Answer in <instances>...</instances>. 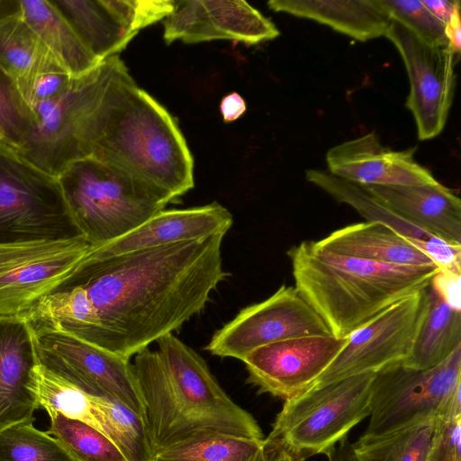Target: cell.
<instances>
[{"label": "cell", "instance_id": "6da1fadb", "mask_svg": "<svg viewBox=\"0 0 461 461\" xmlns=\"http://www.w3.org/2000/svg\"><path fill=\"white\" fill-rule=\"evenodd\" d=\"M224 236L86 261L63 285L80 286L90 303L95 329L88 342L130 359L203 311L227 276Z\"/></svg>", "mask_w": 461, "mask_h": 461}, {"label": "cell", "instance_id": "7a4b0ae2", "mask_svg": "<svg viewBox=\"0 0 461 461\" xmlns=\"http://www.w3.org/2000/svg\"><path fill=\"white\" fill-rule=\"evenodd\" d=\"M134 356L153 452L204 433L265 438L255 418L221 387L206 362L172 333Z\"/></svg>", "mask_w": 461, "mask_h": 461}, {"label": "cell", "instance_id": "3957f363", "mask_svg": "<svg viewBox=\"0 0 461 461\" xmlns=\"http://www.w3.org/2000/svg\"><path fill=\"white\" fill-rule=\"evenodd\" d=\"M287 256L294 288L336 338L348 337L393 303L426 288L439 270L342 256L312 240L292 247Z\"/></svg>", "mask_w": 461, "mask_h": 461}, {"label": "cell", "instance_id": "277c9868", "mask_svg": "<svg viewBox=\"0 0 461 461\" xmlns=\"http://www.w3.org/2000/svg\"><path fill=\"white\" fill-rule=\"evenodd\" d=\"M91 157L167 192L194 187V160L170 113L133 78L122 86Z\"/></svg>", "mask_w": 461, "mask_h": 461}, {"label": "cell", "instance_id": "5b68a950", "mask_svg": "<svg viewBox=\"0 0 461 461\" xmlns=\"http://www.w3.org/2000/svg\"><path fill=\"white\" fill-rule=\"evenodd\" d=\"M131 78L118 55L72 78L59 96L32 107L35 124L14 153L54 177L91 157L122 85Z\"/></svg>", "mask_w": 461, "mask_h": 461}, {"label": "cell", "instance_id": "8992f818", "mask_svg": "<svg viewBox=\"0 0 461 461\" xmlns=\"http://www.w3.org/2000/svg\"><path fill=\"white\" fill-rule=\"evenodd\" d=\"M57 178L80 234L94 246L125 235L175 201L93 157L71 163Z\"/></svg>", "mask_w": 461, "mask_h": 461}, {"label": "cell", "instance_id": "52a82bcc", "mask_svg": "<svg viewBox=\"0 0 461 461\" xmlns=\"http://www.w3.org/2000/svg\"><path fill=\"white\" fill-rule=\"evenodd\" d=\"M375 375L349 376L285 400L265 441L299 461L325 455L369 416Z\"/></svg>", "mask_w": 461, "mask_h": 461}, {"label": "cell", "instance_id": "ba28073f", "mask_svg": "<svg viewBox=\"0 0 461 461\" xmlns=\"http://www.w3.org/2000/svg\"><path fill=\"white\" fill-rule=\"evenodd\" d=\"M461 346L438 366L416 370L402 363L375 373L368 425L381 435L426 418H461Z\"/></svg>", "mask_w": 461, "mask_h": 461}, {"label": "cell", "instance_id": "9c48e42d", "mask_svg": "<svg viewBox=\"0 0 461 461\" xmlns=\"http://www.w3.org/2000/svg\"><path fill=\"white\" fill-rule=\"evenodd\" d=\"M79 235L58 178L0 146V243Z\"/></svg>", "mask_w": 461, "mask_h": 461}, {"label": "cell", "instance_id": "30bf717a", "mask_svg": "<svg viewBox=\"0 0 461 461\" xmlns=\"http://www.w3.org/2000/svg\"><path fill=\"white\" fill-rule=\"evenodd\" d=\"M26 322L41 365L86 394L114 399L145 420L144 402L129 358L78 338L59 323Z\"/></svg>", "mask_w": 461, "mask_h": 461}, {"label": "cell", "instance_id": "8fae6325", "mask_svg": "<svg viewBox=\"0 0 461 461\" xmlns=\"http://www.w3.org/2000/svg\"><path fill=\"white\" fill-rule=\"evenodd\" d=\"M84 236L0 243V316H23L89 259Z\"/></svg>", "mask_w": 461, "mask_h": 461}, {"label": "cell", "instance_id": "7c38bea8", "mask_svg": "<svg viewBox=\"0 0 461 461\" xmlns=\"http://www.w3.org/2000/svg\"><path fill=\"white\" fill-rule=\"evenodd\" d=\"M426 288L398 300L352 332L343 349L311 390L349 376L375 374L404 361L426 315Z\"/></svg>", "mask_w": 461, "mask_h": 461}, {"label": "cell", "instance_id": "4fadbf2b", "mask_svg": "<svg viewBox=\"0 0 461 461\" xmlns=\"http://www.w3.org/2000/svg\"><path fill=\"white\" fill-rule=\"evenodd\" d=\"M331 335L319 314L294 286L283 285L266 300L240 310L214 332L205 349L243 361L251 351L274 342Z\"/></svg>", "mask_w": 461, "mask_h": 461}, {"label": "cell", "instance_id": "5bb4252c", "mask_svg": "<svg viewBox=\"0 0 461 461\" xmlns=\"http://www.w3.org/2000/svg\"><path fill=\"white\" fill-rule=\"evenodd\" d=\"M385 37L398 50L407 71L406 107L414 117L418 137L433 139L443 131L452 104L456 55L448 46L429 44L393 21Z\"/></svg>", "mask_w": 461, "mask_h": 461}, {"label": "cell", "instance_id": "9a60e30c", "mask_svg": "<svg viewBox=\"0 0 461 461\" xmlns=\"http://www.w3.org/2000/svg\"><path fill=\"white\" fill-rule=\"evenodd\" d=\"M348 339L306 336L258 348L243 359L247 382L256 386L258 393L285 401L296 397L311 390Z\"/></svg>", "mask_w": 461, "mask_h": 461}, {"label": "cell", "instance_id": "2e32d148", "mask_svg": "<svg viewBox=\"0 0 461 461\" xmlns=\"http://www.w3.org/2000/svg\"><path fill=\"white\" fill-rule=\"evenodd\" d=\"M280 34L276 25L242 0L175 1L164 19V41L198 43L231 40L249 45L271 41Z\"/></svg>", "mask_w": 461, "mask_h": 461}, {"label": "cell", "instance_id": "e0dca14e", "mask_svg": "<svg viewBox=\"0 0 461 461\" xmlns=\"http://www.w3.org/2000/svg\"><path fill=\"white\" fill-rule=\"evenodd\" d=\"M328 172L361 185H422L438 181L414 158V149L393 150L371 131L330 148Z\"/></svg>", "mask_w": 461, "mask_h": 461}, {"label": "cell", "instance_id": "ac0fdd59", "mask_svg": "<svg viewBox=\"0 0 461 461\" xmlns=\"http://www.w3.org/2000/svg\"><path fill=\"white\" fill-rule=\"evenodd\" d=\"M232 222L231 213L216 202L187 209L163 210L125 235L94 246L89 259L119 256L217 233L226 234Z\"/></svg>", "mask_w": 461, "mask_h": 461}, {"label": "cell", "instance_id": "d6986e66", "mask_svg": "<svg viewBox=\"0 0 461 461\" xmlns=\"http://www.w3.org/2000/svg\"><path fill=\"white\" fill-rule=\"evenodd\" d=\"M36 354L32 335L21 316H0V431L32 420L38 410L29 388Z\"/></svg>", "mask_w": 461, "mask_h": 461}, {"label": "cell", "instance_id": "ffe728a7", "mask_svg": "<svg viewBox=\"0 0 461 461\" xmlns=\"http://www.w3.org/2000/svg\"><path fill=\"white\" fill-rule=\"evenodd\" d=\"M423 231L461 245V201L439 182L422 185H364Z\"/></svg>", "mask_w": 461, "mask_h": 461}, {"label": "cell", "instance_id": "44dd1931", "mask_svg": "<svg viewBox=\"0 0 461 461\" xmlns=\"http://www.w3.org/2000/svg\"><path fill=\"white\" fill-rule=\"evenodd\" d=\"M410 239L384 224L366 221L347 225L315 242L336 254L368 261L434 267L429 257L413 246Z\"/></svg>", "mask_w": 461, "mask_h": 461}, {"label": "cell", "instance_id": "7402d4cb", "mask_svg": "<svg viewBox=\"0 0 461 461\" xmlns=\"http://www.w3.org/2000/svg\"><path fill=\"white\" fill-rule=\"evenodd\" d=\"M268 7L328 25L360 41L386 35L392 23L380 0H271Z\"/></svg>", "mask_w": 461, "mask_h": 461}, {"label": "cell", "instance_id": "603a6c76", "mask_svg": "<svg viewBox=\"0 0 461 461\" xmlns=\"http://www.w3.org/2000/svg\"><path fill=\"white\" fill-rule=\"evenodd\" d=\"M51 3L100 61L118 55L137 34L126 23L115 0H54Z\"/></svg>", "mask_w": 461, "mask_h": 461}, {"label": "cell", "instance_id": "cb8c5ba5", "mask_svg": "<svg viewBox=\"0 0 461 461\" xmlns=\"http://www.w3.org/2000/svg\"><path fill=\"white\" fill-rule=\"evenodd\" d=\"M22 16L72 77H79L100 62L84 44L59 10L47 0H20Z\"/></svg>", "mask_w": 461, "mask_h": 461}, {"label": "cell", "instance_id": "d4e9b609", "mask_svg": "<svg viewBox=\"0 0 461 461\" xmlns=\"http://www.w3.org/2000/svg\"><path fill=\"white\" fill-rule=\"evenodd\" d=\"M0 69L17 85L28 83L43 73H67L25 22L21 11L0 19Z\"/></svg>", "mask_w": 461, "mask_h": 461}, {"label": "cell", "instance_id": "484cf974", "mask_svg": "<svg viewBox=\"0 0 461 461\" xmlns=\"http://www.w3.org/2000/svg\"><path fill=\"white\" fill-rule=\"evenodd\" d=\"M427 312L413 348L402 364L424 370L444 361L461 346V312L448 305L429 285Z\"/></svg>", "mask_w": 461, "mask_h": 461}, {"label": "cell", "instance_id": "4316f807", "mask_svg": "<svg viewBox=\"0 0 461 461\" xmlns=\"http://www.w3.org/2000/svg\"><path fill=\"white\" fill-rule=\"evenodd\" d=\"M437 429V419L426 418L381 435H362L351 443L353 460L427 461Z\"/></svg>", "mask_w": 461, "mask_h": 461}, {"label": "cell", "instance_id": "83f0119b", "mask_svg": "<svg viewBox=\"0 0 461 461\" xmlns=\"http://www.w3.org/2000/svg\"><path fill=\"white\" fill-rule=\"evenodd\" d=\"M305 176L310 183L326 192L337 202L354 208L366 221L384 224L407 238L426 240L433 236L401 217L364 185L348 182L321 169H309Z\"/></svg>", "mask_w": 461, "mask_h": 461}, {"label": "cell", "instance_id": "f1b7e54d", "mask_svg": "<svg viewBox=\"0 0 461 461\" xmlns=\"http://www.w3.org/2000/svg\"><path fill=\"white\" fill-rule=\"evenodd\" d=\"M96 429L122 453L125 461H152L154 452L145 420L122 402L90 395Z\"/></svg>", "mask_w": 461, "mask_h": 461}, {"label": "cell", "instance_id": "f546056e", "mask_svg": "<svg viewBox=\"0 0 461 461\" xmlns=\"http://www.w3.org/2000/svg\"><path fill=\"white\" fill-rule=\"evenodd\" d=\"M263 439L204 433L154 453L152 461H268Z\"/></svg>", "mask_w": 461, "mask_h": 461}, {"label": "cell", "instance_id": "4dcf8cb0", "mask_svg": "<svg viewBox=\"0 0 461 461\" xmlns=\"http://www.w3.org/2000/svg\"><path fill=\"white\" fill-rule=\"evenodd\" d=\"M48 432L76 461H125L113 442L92 426L58 412H49Z\"/></svg>", "mask_w": 461, "mask_h": 461}, {"label": "cell", "instance_id": "1f68e13d", "mask_svg": "<svg viewBox=\"0 0 461 461\" xmlns=\"http://www.w3.org/2000/svg\"><path fill=\"white\" fill-rule=\"evenodd\" d=\"M0 461H76L60 442L33 421L14 424L0 431Z\"/></svg>", "mask_w": 461, "mask_h": 461}, {"label": "cell", "instance_id": "d6a6232c", "mask_svg": "<svg viewBox=\"0 0 461 461\" xmlns=\"http://www.w3.org/2000/svg\"><path fill=\"white\" fill-rule=\"evenodd\" d=\"M35 122L15 80L0 69V146L15 152Z\"/></svg>", "mask_w": 461, "mask_h": 461}, {"label": "cell", "instance_id": "836d02e7", "mask_svg": "<svg viewBox=\"0 0 461 461\" xmlns=\"http://www.w3.org/2000/svg\"><path fill=\"white\" fill-rule=\"evenodd\" d=\"M392 21L407 28L422 41L447 46L445 24L421 0H380Z\"/></svg>", "mask_w": 461, "mask_h": 461}, {"label": "cell", "instance_id": "e575fe53", "mask_svg": "<svg viewBox=\"0 0 461 461\" xmlns=\"http://www.w3.org/2000/svg\"><path fill=\"white\" fill-rule=\"evenodd\" d=\"M71 79L72 77L65 72H49L17 86L23 98L32 107L59 96L69 86Z\"/></svg>", "mask_w": 461, "mask_h": 461}, {"label": "cell", "instance_id": "d590c367", "mask_svg": "<svg viewBox=\"0 0 461 461\" xmlns=\"http://www.w3.org/2000/svg\"><path fill=\"white\" fill-rule=\"evenodd\" d=\"M410 242L426 254L439 270L461 275V245L436 236L426 240L410 239Z\"/></svg>", "mask_w": 461, "mask_h": 461}, {"label": "cell", "instance_id": "8d00e7d4", "mask_svg": "<svg viewBox=\"0 0 461 461\" xmlns=\"http://www.w3.org/2000/svg\"><path fill=\"white\" fill-rule=\"evenodd\" d=\"M437 421V436L427 461H461V418Z\"/></svg>", "mask_w": 461, "mask_h": 461}, {"label": "cell", "instance_id": "74e56055", "mask_svg": "<svg viewBox=\"0 0 461 461\" xmlns=\"http://www.w3.org/2000/svg\"><path fill=\"white\" fill-rule=\"evenodd\" d=\"M460 278L461 275L438 270L429 283L448 305L458 311L461 309Z\"/></svg>", "mask_w": 461, "mask_h": 461}, {"label": "cell", "instance_id": "f35d334b", "mask_svg": "<svg viewBox=\"0 0 461 461\" xmlns=\"http://www.w3.org/2000/svg\"><path fill=\"white\" fill-rule=\"evenodd\" d=\"M247 109L245 100L237 92L226 95L221 101L220 111L225 122L240 118Z\"/></svg>", "mask_w": 461, "mask_h": 461}, {"label": "cell", "instance_id": "ab89813d", "mask_svg": "<svg viewBox=\"0 0 461 461\" xmlns=\"http://www.w3.org/2000/svg\"><path fill=\"white\" fill-rule=\"evenodd\" d=\"M445 36L451 51L455 55H459L461 50L460 5L456 7L445 24Z\"/></svg>", "mask_w": 461, "mask_h": 461}, {"label": "cell", "instance_id": "60d3db41", "mask_svg": "<svg viewBox=\"0 0 461 461\" xmlns=\"http://www.w3.org/2000/svg\"><path fill=\"white\" fill-rule=\"evenodd\" d=\"M422 2L444 24L447 23L456 7L460 5L458 0H422Z\"/></svg>", "mask_w": 461, "mask_h": 461}, {"label": "cell", "instance_id": "b9f144b4", "mask_svg": "<svg viewBox=\"0 0 461 461\" xmlns=\"http://www.w3.org/2000/svg\"><path fill=\"white\" fill-rule=\"evenodd\" d=\"M325 456L328 461H354L351 452V443L348 439V437L342 438L330 448Z\"/></svg>", "mask_w": 461, "mask_h": 461}, {"label": "cell", "instance_id": "7bdbcfd3", "mask_svg": "<svg viewBox=\"0 0 461 461\" xmlns=\"http://www.w3.org/2000/svg\"><path fill=\"white\" fill-rule=\"evenodd\" d=\"M20 12V0H0V19Z\"/></svg>", "mask_w": 461, "mask_h": 461}, {"label": "cell", "instance_id": "ee69618b", "mask_svg": "<svg viewBox=\"0 0 461 461\" xmlns=\"http://www.w3.org/2000/svg\"><path fill=\"white\" fill-rule=\"evenodd\" d=\"M267 446L269 451L268 461H299L294 459L293 456H291L284 450L275 448L267 444Z\"/></svg>", "mask_w": 461, "mask_h": 461}]
</instances>
